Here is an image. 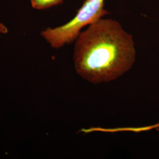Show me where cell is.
Wrapping results in <instances>:
<instances>
[{
	"label": "cell",
	"mask_w": 159,
	"mask_h": 159,
	"mask_svg": "<svg viewBox=\"0 0 159 159\" xmlns=\"http://www.w3.org/2000/svg\"><path fill=\"white\" fill-rule=\"evenodd\" d=\"M63 0H31L32 7L37 10H44L61 4Z\"/></svg>",
	"instance_id": "3957f363"
},
{
	"label": "cell",
	"mask_w": 159,
	"mask_h": 159,
	"mask_svg": "<svg viewBox=\"0 0 159 159\" xmlns=\"http://www.w3.org/2000/svg\"><path fill=\"white\" fill-rule=\"evenodd\" d=\"M8 30L4 24L0 22V34H5L8 33Z\"/></svg>",
	"instance_id": "277c9868"
},
{
	"label": "cell",
	"mask_w": 159,
	"mask_h": 159,
	"mask_svg": "<svg viewBox=\"0 0 159 159\" xmlns=\"http://www.w3.org/2000/svg\"><path fill=\"white\" fill-rule=\"evenodd\" d=\"M154 128H155V129H156L157 130L159 131V123H158V124H157L156 125L154 126Z\"/></svg>",
	"instance_id": "5b68a950"
},
{
	"label": "cell",
	"mask_w": 159,
	"mask_h": 159,
	"mask_svg": "<svg viewBox=\"0 0 159 159\" xmlns=\"http://www.w3.org/2000/svg\"><path fill=\"white\" fill-rule=\"evenodd\" d=\"M74 69L87 81H112L130 70L136 61L133 37L119 23L100 19L80 33L75 40Z\"/></svg>",
	"instance_id": "6da1fadb"
},
{
	"label": "cell",
	"mask_w": 159,
	"mask_h": 159,
	"mask_svg": "<svg viewBox=\"0 0 159 159\" xmlns=\"http://www.w3.org/2000/svg\"><path fill=\"white\" fill-rule=\"evenodd\" d=\"M104 0H85L76 16L68 23L56 28H48L41 35L52 48L58 49L75 41L81 30L108 14L104 9Z\"/></svg>",
	"instance_id": "7a4b0ae2"
}]
</instances>
